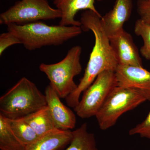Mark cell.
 I'll list each match as a JSON object with an SVG mask.
<instances>
[{"label":"cell","mask_w":150,"mask_h":150,"mask_svg":"<svg viewBox=\"0 0 150 150\" xmlns=\"http://www.w3.org/2000/svg\"><path fill=\"white\" fill-rule=\"evenodd\" d=\"M101 15L93 11L86 10L81 16L80 22L83 30H91L95 37L94 45L90 56L83 77L77 88L66 98L69 107L74 108L79 102L81 93L93 83L100 73L106 71H115L118 63L101 23Z\"/></svg>","instance_id":"1"},{"label":"cell","mask_w":150,"mask_h":150,"mask_svg":"<svg viewBox=\"0 0 150 150\" xmlns=\"http://www.w3.org/2000/svg\"><path fill=\"white\" fill-rule=\"evenodd\" d=\"M7 31L18 38L25 48L31 51L45 46H57L80 35L81 26L50 25L41 21L19 25H7Z\"/></svg>","instance_id":"2"},{"label":"cell","mask_w":150,"mask_h":150,"mask_svg":"<svg viewBox=\"0 0 150 150\" xmlns=\"http://www.w3.org/2000/svg\"><path fill=\"white\" fill-rule=\"evenodd\" d=\"M47 105L45 94L24 77L0 98V114L8 119H19Z\"/></svg>","instance_id":"3"},{"label":"cell","mask_w":150,"mask_h":150,"mask_svg":"<svg viewBox=\"0 0 150 150\" xmlns=\"http://www.w3.org/2000/svg\"><path fill=\"white\" fill-rule=\"evenodd\" d=\"M82 48L74 46L70 49L64 59L53 64L42 63L39 69L46 75L50 85L60 98H65L77 88L74 78L82 70L80 59Z\"/></svg>","instance_id":"4"},{"label":"cell","mask_w":150,"mask_h":150,"mask_svg":"<svg viewBox=\"0 0 150 150\" xmlns=\"http://www.w3.org/2000/svg\"><path fill=\"white\" fill-rule=\"evenodd\" d=\"M147 100L144 94L139 90L116 86L96 115L100 129L103 131L110 129L121 115Z\"/></svg>","instance_id":"5"},{"label":"cell","mask_w":150,"mask_h":150,"mask_svg":"<svg viewBox=\"0 0 150 150\" xmlns=\"http://www.w3.org/2000/svg\"><path fill=\"white\" fill-rule=\"evenodd\" d=\"M61 17V11L51 7L48 0H21L0 14V24L22 25Z\"/></svg>","instance_id":"6"},{"label":"cell","mask_w":150,"mask_h":150,"mask_svg":"<svg viewBox=\"0 0 150 150\" xmlns=\"http://www.w3.org/2000/svg\"><path fill=\"white\" fill-rule=\"evenodd\" d=\"M116 86L115 71H106L100 73L83 92L81 99L74 108L77 115L81 118L95 116L108 95Z\"/></svg>","instance_id":"7"},{"label":"cell","mask_w":150,"mask_h":150,"mask_svg":"<svg viewBox=\"0 0 150 150\" xmlns=\"http://www.w3.org/2000/svg\"><path fill=\"white\" fill-rule=\"evenodd\" d=\"M115 74L117 86L139 90L150 101V72L143 67L118 64Z\"/></svg>","instance_id":"8"},{"label":"cell","mask_w":150,"mask_h":150,"mask_svg":"<svg viewBox=\"0 0 150 150\" xmlns=\"http://www.w3.org/2000/svg\"><path fill=\"white\" fill-rule=\"evenodd\" d=\"M45 95L47 106L57 129L71 130L76 123L74 112L61 101L60 97L50 84L46 86Z\"/></svg>","instance_id":"9"},{"label":"cell","mask_w":150,"mask_h":150,"mask_svg":"<svg viewBox=\"0 0 150 150\" xmlns=\"http://www.w3.org/2000/svg\"><path fill=\"white\" fill-rule=\"evenodd\" d=\"M109 40L118 64L143 67L139 50L130 33L123 30Z\"/></svg>","instance_id":"10"},{"label":"cell","mask_w":150,"mask_h":150,"mask_svg":"<svg viewBox=\"0 0 150 150\" xmlns=\"http://www.w3.org/2000/svg\"><path fill=\"white\" fill-rule=\"evenodd\" d=\"M133 8V0H116L112 9L101 17L103 27L109 38L124 30L123 25L131 17Z\"/></svg>","instance_id":"11"},{"label":"cell","mask_w":150,"mask_h":150,"mask_svg":"<svg viewBox=\"0 0 150 150\" xmlns=\"http://www.w3.org/2000/svg\"><path fill=\"white\" fill-rule=\"evenodd\" d=\"M96 0H53L56 8L62 13L59 25L62 26H81L80 21L75 19L77 13L81 10H91L100 15L94 4Z\"/></svg>","instance_id":"12"},{"label":"cell","mask_w":150,"mask_h":150,"mask_svg":"<svg viewBox=\"0 0 150 150\" xmlns=\"http://www.w3.org/2000/svg\"><path fill=\"white\" fill-rule=\"evenodd\" d=\"M72 131L56 129L38 138L26 150H62L69 144Z\"/></svg>","instance_id":"13"},{"label":"cell","mask_w":150,"mask_h":150,"mask_svg":"<svg viewBox=\"0 0 150 150\" xmlns=\"http://www.w3.org/2000/svg\"><path fill=\"white\" fill-rule=\"evenodd\" d=\"M21 118L32 127L39 137L57 129L47 105Z\"/></svg>","instance_id":"14"},{"label":"cell","mask_w":150,"mask_h":150,"mask_svg":"<svg viewBox=\"0 0 150 150\" xmlns=\"http://www.w3.org/2000/svg\"><path fill=\"white\" fill-rule=\"evenodd\" d=\"M65 150H99L94 134L88 131L86 123L72 131L71 140Z\"/></svg>","instance_id":"15"},{"label":"cell","mask_w":150,"mask_h":150,"mask_svg":"<svg viewBox=\"0 0 150 150\" xmlns=\"http://www.w3.org/2000/svg\"><path fill=\"white\" fill-rule=\"evenodd\" d=\"M0 149L1 150H26V146L16 137L8 119L0 114Z\"/></svg>","instance_id":"16"},{"label":"cell","mask_w":150,"mask_h":150,"mask_svg":"<svg viewBox=\"0 0 150 150\" xmlns=\"http://www.w3.org/2000/svg\"><path fill=\"white\" fill-rule=\"evenodd\" d=\"M8 119L10 127L14 134L26 146L40 137L32 127L21 118Z\"/></svg>","instance_id":"17"},{"label":"cell","mask_w":150,"mask_h":150,"mask_svg":"<svg viewBox=\"0 0 150 150\" xmlns=\"http://www.w3.org/2000/svg\"><path fill=\"white\" fill-rule=\"evenodd\" d=\"M134 32L136 35L141 36L144 41L140 53L144 58L150 61V24L139 19L135 22Z\"/></svg>","instance_id":"18"},{"label":"cell","mask_w":150,"mask_h":150,"mask_svg":"<svg viewBox=\"0 0 150 150\" xmlns=\"http://www.w3.org/2000/svg\"><path fill=\"white\" fill-rule=\"evenodd\" d=\"M129 135H139L142 138L150 140V111L144 121L130 129Z\"/></svg>","instance_id":"19"},{"label":"cell","mask_w":150,"mask_h":150,"mask_svg":"<svg viewBox=\"0 0 150 150\" xmlns=\"http://www.w3.org/2000/svg\"><path fill=\"white\" fill-rule=\"evenodd\" d=\"M18 44H21V41L10 32L7 31L1 33L0 35V56L8 47Z\"/></svg>","instance_id":"20"},{"label":"cell","mask_w":150,"mask_h":150,"mask_svg":"<svg viewBox=\"0 0 150 150\" xmlns=\"http://www.w3.org/2000/svg\"><path fill=\"white\" fill-rule=\"evenodd\" d=\"M137 7L140 19L150 24V0H138Z\"/></svg>","instance_id":"21"}]
</instances>
